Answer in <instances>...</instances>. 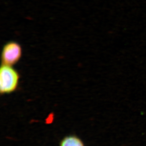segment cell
Returning a JSON list of instances; mask_svg holds the SVG:
<instances>
[{"label": "cell", "instance_id": "2", "mask_svg": "<svg viewBox=\"0 0 146 146\" xmlns=\"http://www.w3.org/2000/svg\"><path fill=\"white\" fill-rule=\"evenodd\" d=\"M22 55L21 44L15 41H10L3 46L1 51L2 65L13 66L18 63Z\"/></svg>", "mask_w": 146, "mask_h": 146}, {"label": "cell", "instance_id": "1", "mask_svg": "<svg viewBox=\"0 0 146 146\" xmlns=\"http://www.w3.org/2000/svg\"><path fill=\"white\" fill-rule=\"evenodd\" d=\"M19 75L13 66L2 65L0 70V92L9 94L16 90L19 82Z\"/></svg>", "mask_w": 146, "mask_h": 146}, {"label": "cell", "instance_id": "3", "mask_svg": "<svg viewBox=\"0 0 146 146\" xmlns=\"http://www.w3.org/2000/svg\"><path fill=\"white\" fill-rule=\"evenodd\" d=\"M60 146H85L82 141L74 135L65 137L62 140Z\"/></svg>", "mask_w": 146, "mask_h": 146}]
</instances>
